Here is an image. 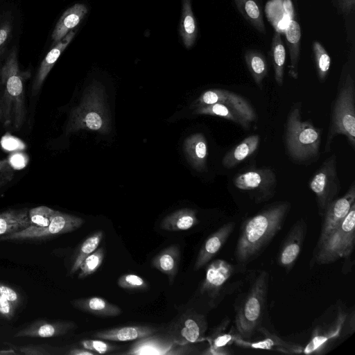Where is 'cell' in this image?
<instances>
[{"mask_svg":"<svg viewBox=\"0 0 355 355\" xmlns=\"http://www.w3.org/2000/svg\"><path fill=\"white\" fill-rule=\"evenodd\" d=\"M354 203L355 186L353 182L344 196L336 198L327 207L322 216L318 243L321 242L344 219Z\"/></svg>","mask_w":355,"mask_h":355,"instance_id":"obj_17","label":"cell"},{"mask_svg":"<svg viewBox=\"0 0 355 355\" xmlns=\"http://www.w3.org/2000/svg\"><path fill=\"white\" fill-rule=\"evenodd\" d=\"M0 294L5 296L16 307L19 305L20 298L19 294L11 287L0 283Z\"/></svg>","mask_w":355,"mask_h":355,"instance_id":"obj_49","label":"cell"},{"mask_svg":"<svg viewBox=\"0 0 355 355\" xmlns=\"http://www.w3.org/2000/svg\"><path fill=\"white\" fill-rule=\"evenodd\" d=\"M29 209H12L0 213V236L12 234L29 227Z\"/></svg>","mask_w":355,"mask_h":355,"instance_id":"obj_31","label":"cell"},{"mask_svg":"<svg viewBox=\"0 0 355 355\" xmlns=\"http://www.w3.org/2000/svg\"><path fill=\"white\" fill-rule=\"evenodd\" d=\"M160 331V327L153 325H128L99 330L93 333L92 337L105 340L125 342L136 340Z\"/></svg>","mask_w":355,"mask_h":355,"instance_id":"obj_20","label":"cell"},{"mask_svg":"<svg viewBox=\"0 0 355 355\" xmlns=\"http://www.w3.org/2000/svg\"><path fill=\"white\" fill-rule=\"evenodd\" d=\"M234 229V223H227L212 233L200 248L193 270L197 271L208 263L225 243Z\"/></svg>","mask_w":355,"mask_h":355,"instance_id":"obj_21","label":"cell"},{"mask_svg":"<svg viewBox=\"0 0 355 355\" xmlns=\"http://www.w3.org/2000/svg\"><path fill=\"white\" fill-rule=\"evenodd\" d=\"M269 276L261 271L254 278L235 317L236 333L241 338H251L261 327L267 302Z\"/></svg>","mask_w":355,"mask_h":355,"instance_id":"obj_6","label":"cell"},{"mask_svg":"<svg viewBox=\"0 0 355 355\" xmlns=\"http://www.w3.org/2000/svg\"><path fill=\"white\" fill-rule=\"evenodd\" d=\"M184 150L191 165L198 171L207 167V143L202 133H195L187 137L184 143Z\"/></svg>","mask_w":355,"mask_h":355,"instance_id":"obj_26","label":"cell"},{"mask_svg":"<svg viewBox=\"0 0 355 355\" xmlns=\"http://www.w3.org/2000/svg\"><path fill=\"white\" fill-rule=\"evenodd\" d=\"M67 354L69 355H96L95 352L81 347L71 348Z\"/></svg>","mask_w":355,"mask_h":355,"instance_id":"obj_50","label":"cell"},{"mask_svg":"<svg viewBox=\"0 0 355 355\" xmlns=\"http://www.w3.org/2000/svg\"><path fill=\"white\" fill-rule=\"evenodd\" d=\"M343 65L336 97L331 108L330 122L324 153L331 150L332 141L338 135L346 137L355 147V79L354 51Z\"/></svg>","mask_w":355,"mask_h":355,"instance_id":"obj_3","label":"cell"},{"mask_svg":"<svg viewBox=\"0 0 355 355\" xmlns=\"http://www.w3.org/2000/svg\"><path fill=\"white\" fill-rule=\"evenodd\" d=\"M85 220L76 216L57 211L47 227L30 225L24 230L1 236L0 240L39 239L66 234L80 228Z\"/></svg>","mask_w":355,"mask_h":355,"instance_id":"obj_13","label":"cell"},{"mask_svg":"<svg viewBox=\"0 0 355 355\" xmlns=\"http://www.w3.org/2000/svg\"><path fill=\"white\" fill-rule=\"evenodd\" d=\"M74 35V32L69 31L64 38L57 42L48 52L41 62L34 78L31 90L32 96L37 94L55 63L68 44L71 42Z\"/></svg>","mask_w":355,"mask_h":355,"instance_id":"obj_24","label":"cell"},{"mask_svg":"<svg viewBox=\"0 0 355 355\" xmlns=\"http://www.w3.org/2000/svg\"><path fill=\"white\" fill-rule=\"evenodd\" d=\"M284 35L288 49L290 64L288 73L291 78H298V64L300 57L301 27L294 19L286 28Z\"/></svg>","mask_w":355,"mask_h":355,"instance_id":"obj_29","label":"cell"},{"mask_svg":"<svg viewBox=\"0 0 355 355\" xmlns=\"http://www.w3.org/2000/svg\"><path fill=\"white\" fill-rule=\"evenodd\" d=\"M260 137L258 135L248 136L223 157L222 164L226 168L236 166L252 155L258 148Z\"/></svg>","mask_w":355,"mask_h":355,"instance_id":"obj_32","label":"cell"},{"mask_svg":"<svg viewBox=\"0 0 355 355\" xmlns=\"http://www.w3.org/2000/svg\"><path fill=\"white\" fill-rule=\"evenodd\" d=\"M234 272V266L222 259L215 260L207 267L199 293L211 308L216 307L223 299L226 285Z\"/></svg>","mask_w":355,"mask_h":355,"instance_id":"obj_14","label":"cell"},{"mask_svg":"<svg viewBox=\"0 0 355 355\" xmlns=\"http://www.w3.org/2000/svg\"><path fill=\"white\" fill-rule=\"evenodd\" d=\"M79 346L95 352L96 354H107L114 352L122 348V346L114 345L102 339H85L79 343Z\"/></svg>","mask_w":355,"mask_h":355,"instance_id":"obj_43","label":"cell"},{"mask_svg":"<svg viewBox=\"0 0 355 355\" xmlns=\"http://www.w3.org/2000/svg\"><path fill=\"white\" fill-rule=\"evenodd\" d=\"M301 103H295L287 115L284 144L290 159L297 164H309L320 155L322 130L302 119Z\"/></svg>","mask_w":355,"mask_h":355,"instance_id":"obj_4","label":"cell"},{"mask_svg":"<svg viewBox=\"0 0 355 355\" xmlns=\"http://www.w3.org/2000/svg\"><path fill=\"white\" fill-rule=\"evenodd\" d=\"M355 245V203L344 219L315 249L314 259L318 264H328L351 255Z\"/></svg>","mask_w":355,"mask_h":355,"instance_id":"obj_7","label":"cell"},{"mask_svg":"<svg viewBox=\"0 0 355 355\" xmlns=\"http://www.w3.org/2000/svg\"><path fill=\"white\" fill-rule=\"evenodd\" d=\"M76 327L73 321L39 320L16 332L14 337L53 338L64 335Z\"/></svg>","mask_w":355,"mask_h":355,"instance_id":"obj_18","label":"cell"},{"mask_svg":"<svg viewBox=\"0 0 355 355\" xmlns=\"http://www.w3.org/2000/svg\"><path fill=\"white\" fill-rule=\"evenodd\" d=\"M239 189L250 193L252 198L260 202L273 197L277 184L274 171L270 167H262L239 174L234 179Z\"/></svg>","mask_w":355,"mask_h":355,"instance_id":"obj_12","label":"cell"},{"mask_svg":"<svg viewBox=\"0 0 355 355\" xmlns=\"http://www.w3.org/2000/svg\"><path fill=\"white\" fill-rule=\"evenodd\" d=\"M207 329L206 316L189 309L177 315L162 331L174 342L185 345L205 340Z\"/></svg>","mask_w":355,"mask_h":355,"instance_id":"obj_10","label":"cell"},{"mask_svg":"<svg viewBox=\"0 0 355 355\" xmlns=\"http://www.w3.org/2000/svg\"><path fill=\"white\" fill-rule=\"evenodd\" d=\"M198 223L197 211L192 209L184 208L166 216L161 221L160 227L166 231H183L192 228Z\"/></svg>","mask_w":355,"mask_h":355,"instance_id":"obj_30","label":"cell"},{"mask_svg":"<svg viewBox=\"0 0 355 355\" xmlns=\"http://www.w3.org/2000/svg\"><path fill=\"white\" fill-rule=\"evenodd\" d=\"M31 75L30 71L20 69L14 46L0 67V122L6 128L17 130L25 122L24 85Z\"/></svg>","mask_w":355,"mask_h":355,"instance_id":"obj_2","label":"cell"},{"mask_svg":"<svg viewBox=\"0 0 355 355\" xmlns=\"http://www.w3.org/2000/svg\"><path fill=\"white\" fill-rule=\"evenodd\" d=\"M87 12V8L84 4L76 3L68 8L58 21L51 38L53 44H56L64 38L66 35L75 28Z\"/></svg>","mask_w":355,"mask_h":355,"instance_id":"obj_28","label":"cell"},{"mask_svg":"<svg viewBox=\"0 0 355 355\" xmlns=\"http://www.w3.org/2000/svg\"><path fill=\"white\" fill-rule=\"evenodd\" d=\"M248 69L254 83L259 87L268 74V63L265 56L255 50H248L244 55Z\"/></svg>","mask_w":355,"mask_h":355,"instance_id":"obj_38","label":"cell"},{"mask_svg":"<svg viewBox=\"0 0 355 355\" xmlns=\"http://www.w3.org/2000/svg\"><path fill=\"white\" fill-rule=\"evenodd\" d=\"M57 210H54L46 206H39L29 209L28 216L31 225L38 227H47Z\"/></svg>","mask_w":355,"mask_h":355,"instance_id":"obj_42","label":"cell"},{"mask_svg":"<svg viewBox=\"0 0 355 355\" xmlns=\"http://www.w3.org/2000/svg\"><path fill=\"white\" fill-rule=\"evenodd\" d=\"M222 103L236 109L251 123L257 120V114L252 105L243 96L227 89H212L205 91L193 103L194 108Z\"/></svg>","mask_w":355,"mask_h":355,"instance_id":"obj_15","label":"cell"},{"mask_svg":"<svg viewBox=\"0 0 355 355\" xmlns=\"http://www.w3.org/2000/svg\"><path fill=\"white\" fill-rule=\"evenodd\" d=\"M350 329L354 331V311L347 313L341 305L337 306L336 313L331 322L315 327L310 341L302 349L305 354H320L339 338L349 334Z\"/></svg>","mask_w":355,"mask_h":355,"instance_id":"obj_8","label":"cell"},{"mask_svg":"<svg viewBox=\"0 0 355 355\" xmlns=\"http://www.w3.org/2000/svg\"><path fill=\"white\" fill-rule=\"evenodd\" d=\"M194 114L219 116L231 121L245 129L249 128L251 124V122L238 110L222 103L196 107Z\"/></svg>","mask_w":355,"mask_h":355,"instance_id":"obj_33","label":"cell"},{"mask_svg":"<svg viewBox=\"0 0 355 355\" xmlns=\"http://www.w3.org/2000/svg\"><path fill=\"white\" fill-rule=\"evenodd\" d=\"M243 17L258 32L263 35L266 30L259 0H233Z\"/></svg>","mask_w":355,"mask_h":355,"instance_id":"obj_34","label":"cell"},{"mask_svg":"<svg viewBox=\"0 0 355 355\" xmlns=\"http://www.w3.org/2000/svg\"><path fill=\"white\" fill-rule=\"evenodd\" d=\"M118 286L125 290L143 291L148 289V283L141 277L135 274H124L117 280Z\"/></svg>","mask_w":355,"mask_h":355,"instance_id":"obj_44","label":"cell"},{"mask_svg":"<svg viewBox=\"0 0 355 355\" xmlns=\"http://www.w3.org/2000/svg\"><path fill=\"white\" fill-rule=\"evenodd\" d=\"M13 31V18L4 14L0 16V63L6 58V52Z\"/></svg>","mask_w":355,"mask_h":355,"instance_id":"obj_41","label":"cell"},{"mask_svg":"<svg viewBox=\"0 0 355 355\" xmlns=\"http://www.w3.org/2000/svg\"><path fill=\"white\" fill-rule=\"evenodd\" d=\"M104 236L102 230H98L87 236L78 247L73 257L72 264L69 270L71 275L76 272L82 261L98 247Z\"/></svg>","mask_w":355,"mask_h":355,"instance_id":"obj_37","label":"cell"},{"mask_svg":"<svg viewBox=\"0 0 355 355\" xmlns=\"http://www.w3.org/2000/svg\"><path fill=\"white\" fill-rule=\"evenodd\" d=\"M335 6L338 14L349 17L355 9V0H336Z\"/></svg>","mask_w":355,"mask_h":355,"instance_id":"obj_48","label":"cell"},{"mask_svg":"<svg viewBox=\"0 0 355 355\" xmlns=\"http://www.w3.org/2000/svg\"><path fill=\"white\" fill-rule=\"evenodd\" d=\"M307 225L303 218L299 219L288 232L278 254L279 265L289 272L294 266L305 240Z\"/></svg>","mask_w":355,"mask_h":355,"instance_id":"obj_16","label":"cell"},{"mask_svg":"<svg viewBox=\"0 0 355 355\" xmlns=\"http://www.w3.org/2000/svg\"><path fill=\"white\" fill-rule=\"evenodd\" d=\"M51 347L46 345H26L21 347H16V349L20 353L26 355H49L53 354L49 349Z\"/></svg>","mask_w":355,"mask_h":355,"instance_id":"obj_45","label":"cell"},{"mask_svg":"<svg viewBox=\"0 0 355 355\" xmlns=\"http://www.w3.org/2000/svg\"><path fill=\"white\" fill-rule=\"evenodd\" d=\"M290 208L288 202H275L243 223L235 250L238 263L245 266L261 254L282 229Z\"/></svg>","mask_w":355,"mask_h":355,"instance_id":"obj_1","label":"cell"},{"mask_svg":"<svg viewBox=\"0 0 355 355\" xmlns=\"http://www.w3.org/2000/svg\"><path fill=\"white\" fill-rule=\"evenodd\" d=\"M71 303L76 309L97 317H116L122 313L119 306L101 297L75 299Z\"/></svg>","mask_w":355,"mask_h":355,"instance_id":"obj_25","label":"cell"},{"mask_svg":"<svg viewBox=\"0 0 355 355\" xmlns=\"http://www.w3.org/2000/svg\"><path fill=\"white\" fill-rule=\"evenodd\" d=\"M230 323V320L225 318L216 328L213 329L210 335L206 337L209 346L200 352L202 355H230L232 354L230 346L232 345L237 334H230L226 331Z\"/></svg>","mask_w":355,"mask_h":355,"instance_id":"obj_23","label":"cell"},{"mask_svg":"<svg viewBox=\"0 0 355 355\" xmlns=\"http://www.w3.org/2000/svg\"><path fill=\"white\" fill-rule=\"evenodd\" d=\"M110 128L104 88L99 83L94 82L84 92L80 104L71 110L66 132L89 130L104 133Z\"/></svg>","mask_w":355,"mask_h":355,"instance_id":"obj_5","label":"cell"},{"mask_svg":"<svg viewBox=\"0 0 355 355\" xmlns=\"http://www.w3.org/2000/svg\"><path fill=\"white\" fill-rule=\"evenodd\" d=\"M309 186L315 196L318 214L322 217L327 207L337 198L341 188L335 154L322 162L310 179Z\"/></svg>","mask_w":355,"mask_h":355,"instance_id":"obj_9","label":"cell"},{"mask_svg":"<svg viewBox=\"0 0 355 355\" xmlns=\"http://www.w3.org/2000/svg\"><path fill=\"white\" fill-rule=\"evenodd\" d=\"M105 257L103 248H97L94 252L88 255L81 263L79 267L78 279H84L94 274L103 263Z\"/></svg>","mask_w":355,"mask_h":355,"instance_id":"obj_40","label":"cell"},{"mask_svg":"<svg viewBox=\"0 0 355 355\" xmlns=\"http://www.w3.org/2000/svg\"><path fill=\"white\" fill-rule=\"evenodd\" d=\"M265 14L275 31L284 35L290 22L295 19L292 0L268 1L265 6Z\"/></svg>","mask_w":355,"mask_h":355,"instance_id":"obj_22","label":"cell"},{"mask_svg":"<svg viewBox=\"0 0 355 355\" xmlns=\"http://www.w3.org/2000/svg\"><path fill=\"white\" fill-rule=\"evenodd\" d=\"M192 344L181 345L174 342L162 331L136 340L125 352L115 353L127 355H191L200 354Z\"/></svg>","mask_w":355,"mask_h":355,"instance_id":"obj_11","label":"cell"},{"mask_svg":"<svg viewBox=\"0 0 355 355\" xmlns=\"http://www.w3.org/2000/svg\"><path fill=\"white\" fill-rule=\"evenodd\" d=\"M180 250L178 245H171L159 252L151 261L152 267L167 275L171 284L178 272Z\"/></svg>","mask_w":355,"mask_h":355,"instance_id":"obj_27","label":"cell"},{"mask_svg":"<svg viewBox=\"0 0 355 355\" xmlns=\"http://www.w3.org/2000/svg\"><path fill=\"white\" fill-rule=\"evenodd\" d=\"M16 308L9 300L0 294V315L10 320L15 315Z\"/></svg>","mask_w":355,"mask_h":355,"instance_id":"obj_47","label":"cell"},{"mask_svg":"<svg viewBox=\"0 0 355 355\" xmlns=\"http://www.w3.org/2000/svg\"><path fill=\"white\" fill-rule=\"evenodd\" d=\"M180 34L187 48L189 49L193 45L198 35V28L191 9V0H182Z\"/></svg>","mask_w":355,"mask_h":355,"instance_id":"obj_35","label":"cell"},{"mask_svg":"<svg viewBox=\"0 0 355 355\" xmlns=\"http://www.w3.org/2000/svg\"><path fill=\"white\" fill-rule=\"evenodd\" d=\"M315 71L320 83L325 81L331 66V58L322 44L318 41L313 43Z\"/></svg>","mask_w":355,"mask_h":355,"instance_id":"obj_39","label":"cell"},{"mask_svg":"<svg viewBox=\"0 0 355 355\" xmlns=\"http://www.w3.org/2000/svg\"><path fill=\"white\" fill-rule=\"evenodd\" d=\"M286 49L282 40L281 34L275 32L270 46V56L273 65L275 80L279 86L284 83Z\"/></svg>","mask_w":355,"mask_h":355,"instance_id":"obj_36","label":"cell"},{"mask_svg":"<svg viewBox=\"0 0 355 355\" xmlns=\"http://www.w3.org/2000/svg\"><path fill=\"white\" fill-rule=\"evenodd\" d=\"M257 331L263 335L261 340L249 341L239 336L237 334L234 343L244 348L274 350L284 354L302 353L303 347L297 344L286 341L277 336L271 334L265 328L260 327Z\"/></svg>","mask_w":355,"mask_h":355,"instance_id":"obj_19","label":"cell"},{"mask_svg":"<svg viewBox=\"0 0 355 355\" xmlns=\"http://www.w3.org/2000/svg\"><path fill=\"white\" fill-rule=\"evenodd\" d=\"M13 177L14 172L8 160L0 161V188L10 182Z\"/></svg>","mask_w":355,"mask_h":355,"instance_id":"obj_46","label":"cell"},{"mask_svg":"<svg viewBox=\"0 0 355 355\" xmlns=\"http://www.w3.org/2000/svg\"><path fill=\"white\" fill-rule=\"evenodd\" d=\"M18 353L14 349H2L0 350V355L6 354H17Z\"/></svg>","mask_w":355,"mask_h":355,"instance_id":"obj_51","label":"cell"}]
</instances>
